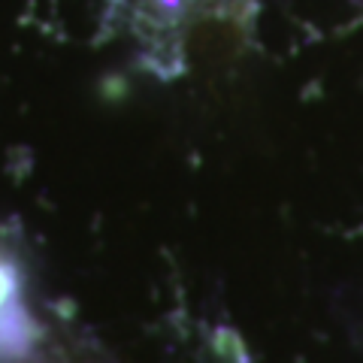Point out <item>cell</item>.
Here are the masks:
<instances>
[{
  "label": "cell",
  "instance_id": "1",
  "mask_svg": "<svg viewBox=\"0 0 363 363\" xmlns=\"http://www.w3.org/2000/svg\"><path fill=\"white\" fill-rule=\"evenodd\" d=\"M16 357H18V354H16ZM6 363H13V357H9V360H6Z\"/></svg>",
  "mask_w": 363,
  "mask_h": 363
}]
</instances>
